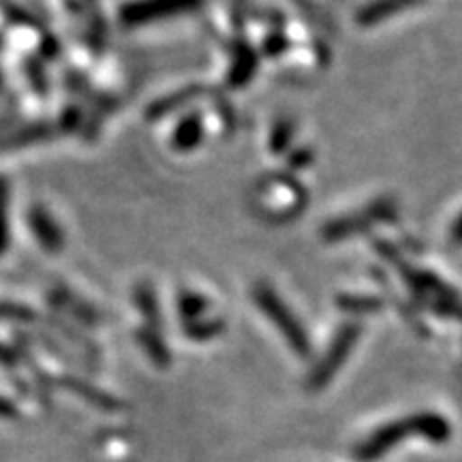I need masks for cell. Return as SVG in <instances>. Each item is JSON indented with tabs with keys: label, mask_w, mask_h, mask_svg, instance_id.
Listing matches in <instances>:
<instances>
[{
	"label": "cell",
	"mask_w": 462,
	"mask_h": 462,
	"mask_svg": "<svg viewBox=\"0 0 462 462\" xmlns=\"http://www.w3.org/2000/svg\"><path fill=\"white\" fill-rule=\"evenodd\" d=\"M407 437H424L430 439V441H443V439L449 437V424L441 415L435 413H420L413 415V418L392 421V424L383 426L381 430H374L368 439H364L362 446L356 449V456L362 462L381 458L388 449Z\"/></svg>",
	"instance_id": "cell-1"
},
{
	"label": "cell",
	"mask_w": 462,
	"mask_h": 462,
	"mask_svg": "<svg viewBox=\"0 0 462 462\" xmlns=\"http://www.w3.org/2000/svg\"><path fill=\"white\" fill-rule=\"evenodd\" d=\"M259 302H262L265 313H268L276 323H279V328H281L282 332H285V337L291 340L293 346H296V349H300V351H304L306 349L304 334L298 328V321L287 313L285 304H281V300L276 298V296H273V293H270L268 289L259 291Z\"/></svg>",
	"instance_id": "cell-2"
},
{
	"label": "cell",
	"mask_w": 462,
	"mask_h": 462,
	"mask_svg": "<svg viewBox=\"0 0 462 462\" xmlns=\"http://www.w3.org/2000/svg\"><path fill=\"white\" fill-rule=\"evenodd\" d=\"M454 240L458 242V245H462V218H460L458 225H456V229H454Z\"/></svg>",
	"instance_id": "cell-3"
}]
</instances>
